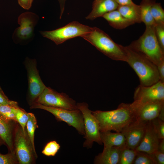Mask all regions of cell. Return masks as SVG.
I'll return each instance as SVG.
<instances>
[{
  "label": "cell",
  "instance_id": "40",
  "mask_svg": "<svg viewBox=\"0 0 164 164\" xmlns=\"http://www.w3.org/2000/svg\"><path fill=\"white\" fill-rule=\"evenodd\" d=\"M158 118L161 120L164 121V106L162 108Z\"/></svg>",
  "mask_w": 164,
  "mask_h": 164
},
{
  "label": "cell",
  "instance_id": "18",
  "mask_svg": "<svg viewBox=\"0 0 164 164\" xmlns=\"http://www.w3.org/2000/svg\"><path fill=\"white\" fill-rule=\"evenodd\" d=\"M120 149L114 147H104L103 152L96 156L94 163L118 164Z\"/></svg>",
  "mask_w": 164,
  "mask_h": 164
},
{
  "label": "cell",
  "instance_id": "20",
  "mask_svg": "<svg viewBox=\"0 0 164 164\" xmlns=\"http://www.w3.org/2000/svg\"><path fill=\"white\" fill-rule=\"evenodd\" d=\"M117 10L125 18L134 23L142 22L140 5L133 3L125 5H119Z\"/></svg>",
  "mask_w": 164,
  "mask_h": 164
},
{
  "label": "cell",
  "instance_id": "41",
  "mask_svg": "<svg viewBox=\"0 0 164 164\" xmlns=\"http://www.w3.org/2000/svg\"><path fill=\"white\" fill-rule=\"evenodd\" d=\"M3 143H4V142H3L2 139L0 137V146Z\"/></svg>",
  "mask_w": 164,
  "mask_h": 164
},
{
  "label": "cell",
  "instance_id": "3",
  "mask_svg": "<svg viewBox=\"0 0 164 164\" xmlns=\"http://www.w3.org/2000/svg\"><path fill=\"white\" fill-rule=\"evenodd\" d=\"M145 26L142 35L128 46L157 66L164 62V51L161 47L156 36L155 26Z\"/></svg>",
  "mask_w": 164,
  "mask_h": 164
},
{
  "label": "cell",
  "instance_id": "2",
  "mask_svg": "<svg viewBox=\"0 0 164 164\" xmlns=\"http://www.w3.org/2000/svg\"><path fill=\"white\" fill-rule=\"evenodd\" d=\"M126 61L135 71L140 80V85L149 86L159 80L157 66L140 53L128 46H123Z\"/></svg>",
  "mask_w": 164,
  "mask_h": 164
},
{
  "label": "cell",
  "instance_id": "25",
  "mask_svg": "<svg viewBox=\"0 0 164 164\" xmlns=\"http://www.w3.org/2000/svg\"><path fill=\"white\" fill-rule=\"evenodd\" d=\"M26 131L33 148L35 150L34 144V133L36 129L38 128L37 121L34 115L30 113L29 117L27 122Z\"/></svg>",
  "mask_w": 164,
  "mask_h": 164
},
{
  "label": "cell",
  "instance_id": "37",
  "mask_svg": "<svg viewBox=\"0 0 164 164\" xmlns=\"http://www.w3.org/2000/svg\"><path fill=\"white\" fill-rule=\"evenodd\" d=\"M119 5H125L132 4L134 2L132 0H114Z\"/></svg>",
  "mask_w": 164,
  "mask_h": 164
},
{
  "label": "cell",
  "instance_id": "39",
  "mask_svg": "<svg viewBox=\"0 0 164 164\" xmlns=\"http://www.w3.org/2000/svg\"><path fill=\"white\" fill-rule=\"evenodd\" d=\"M158 150L164 153V139H160Z\"/></svg>",
  "mask_w": 164,
  "mask_h": 164
},
{
  "label": "cell",
  "instance_id": "5",
  "mask_svg": "<svg viewBox=\"0 0 164 164\" xmlns=\"http://www.w3.org/2000/svg\"><path fill=\"white\" fill-rule=\"evenodd\" d=\"M30 108L46 110L52 114L58 121L65 122L69 125L75 128L79 134L85 135L83 115L81 111L78 109L70 110L45 106L36 103L31 105Z\"/></svg>",
  "mask_w": 164,
  "mask_h": 164
},
{
  "label": "cell",
  "instance_id": "17",
  "mask_svg": "<svg viewBox=\"0 0 164 164\" xmlns=\"http://www.w3.org/2000/svg\"><path fill=\"white\" fill-rule=\"evenodd\" d=\"M100 135L104 147H114L120 149L126 147L125 138L121 132H100Z\"/></svg>",
  "mask_w": 164,
  "mask_h": 164
},
{
  "label": "cell",
  "instance_id": "28",
  "mask_svg": "<svg viewBox=\"0 0 164 164\" xmlns=\"http://www.w3.org/2000/svg\"><path fill=\"white\" fill-rule=\"evenodd\" d=\"M30 113L26 112L23 109L18 107L15 112L16 121L20 125L23 132L26 131V126L29 117Z\"/></svg>",
  "mask_w": 164,
  "mask_h": 164
},
{
  "label": "cell",
  "instance_id": "15",
  "mask_svg": "<svg viewBox=\"0 0 164 164\" xmlns=\"http://www.w3.org/2000/svg\"><path fill=\"white\" fill-rule=\"evenodd\" d=\"M160 139L154 128L151 121L146 124L145 132L140 144L135 149L151 155L158 150Z\"/></svg>",
  "mask_w": 164,
  "mask_h": 164
},
{
  "label": "cell",
  "instance_id": "38",
  "mask_svg": "<svg viewBox=\"0 0 164 164\" xmlns=\"http://www.w3.org/2000/svg\"><path fill=\"white\" fill-rule=\"evenodd\" d=\"M66 0H58L60 3V19H61L64 11L65 2Z\"/></svg>",
  "mask_w": 164,
  "mask_h": 164
},
{
  "label": "cell",
  "instance_id": "35",
  "mask_svg": "<svg viewBox=\"0 0 164 164\" xmlns=\"http://www.w3.org/2000/svg\"><path fill=\"white\" fill-rule=\"evenodd\" d=\"M33 0H18L19 5L24 9L28 10L31 8Z\"/></svg>",
  "mask_w": 164,
  "mask_h": 164
},
{
  "label": "cell",
  "instance_id": "6",
  "mask_svg": "<svg viewBox=\"0 0 164 164\" xmlns=\"http://www.w3.org/2000/svg\"><path fill=\"white\" fill-rule=\"evenodd\" d=\"M91 28L74 21L54 30L40 32L43 36L50 39L58 45L70 39L81 37L90 32Z\"/></svg>",
  "mask_w": 164,
  "mask_h": 164
},
{
  "label": "cell",
  "instance_id": "33",
  "mask_svg": "<svg viewBox=\"0 0 164 164\" xmlns=\"http://www.w3.org/2000/svg\"><path fill=\"white\" fill-rule=\"evenodd\" d=\"M0 104L12 105H18L17 102L9 100L5 95L0 86Z\"/></svg>",
  "mask_w": 164,
  "mask_h": 164
},
{
  "label": "cell",
  "instance_id": "8",
  "mask_svg": "<svg viewBox=\"0 0 164 164\" xmlns=\"http://www.w3.org/2000/svg\"><path fill=\"white\" fill-rule=\"evenodd\" d=\"M77 106L82 113L85 132V140L83 146L87 149L92 147L94 142L102 145L100 135V127L98 121L89 108L88 104L86 102L77 103Z\"/></svg>",
  "mask_w": 164,
  "mask_h": 164
},
{
  "label": "cell",
  "instance_id": "21",
  "mask_svg": "<svg viewBox=\"0 0 164 164\" xmlns=\"http://www.w3.org/2000/svg\"><path fill=\"white\" fill-rule=\"evenodd\" d=\"M12 130L10 122H7L0 118V137L10 152H15Z\"/></svg>",
  "mask_w": 164,
  "mask_h": 164
},
{
  "label": "cell",
  "instance_id": "30",
  "mask_svg": "<svg viewBox=\"0 0 164 164\" xmlns=\"http://www.w3.org/2000/svg\"><path fill=\"white\" fill-rule=\"evenodd\" d=\"M151 121L159 139H164V121L158 117Z\"/></svg>",
  "mask_w": 164,
  "mask_h": 164
},
{
  "label": "cell",
  "instance_id": "36",
  "mask_svg": "<svg viewBox=\"0 0 164 164\" xmlns=\"http://www.w3.org/2000/svg\"><path fill=\"white\" fill-rule=\"evenodd\" d=\"M159 77V80L164 82V62L157 66Z\"/></svg>",
  "mask_w": 164,
  "mask_h": 164
},
{
  "label": "cell",
  "instance_id": "19",
  "mask_svg": "<svg viewBox=\"0 0 164 164\" xmlns=\"http://www.w3.org/2000/svg\"><path fill=\"white\" fill-rule=\"evenodd\" d=\"M110 26L117 29H122L134 23L123 17L117 9L108 12L103 16Z\"/></svg>",
  "mask_w": 164,
  "mask_h": 164
},
{
  "label": "cell",
  "instance_id": "11",
  "mask_svg": "<svg viewBox=\"0 0 164 164\" xmlns=\"http://www.w3.org/2000/svg\"><path fill=\"white\" fill-rule=\"evenodd\" d=\"M38 20V16L32 12H27L20 14L18 20L20 26L13 33L14 40L24 41L32 38L34 28Z\"/></svg>",
  "mask_w": 164,
  "mask_h": 164
},
{
  "label": "cell",
  "instance_id": "13",
  "mask_svg": "<svg viewBox=\"0 0 164 164\" xmlns=\"http://www.w3.org/2000/svg\"><path fill=\"white\" fill-rule=\"evenodd\" d=\"M136 109V121L147 122L157 118L162 108L164 101H155L140 103L133 102Z\"/></svg>",
  "mask_w": 164,
  "mask_h": 164
},
{
  "label": "cell",
  "instance_id": "26",
  "mask_svg": "<svg viewBox=\"0 0 164 164\" xmlns=\"http://www.w3.org/2000/svg\"><path fill=\"white\" fill-rule=\"evenodd\" d=\"M151 12L155 23H164V10L160 3L154 2L151 6Z\"/></svg>",
  "mask_w": 164,
  "mask_h": 164
},
{
  "label": "cell",
  "instance_id": "22",
  "mask_svg": "<svg viewBox=\"0 0 164 164\" xmlns=\"http://www.w3.org/2000/svg\"><path fill=\"white\" fill-rule=\"evenodd\" d=\"M154 2L151 0H143L140 5L142 22L145 23V26L155 25L151 12V6Z\"/></svg>",
  "mask_w": 164,
  "mask_h": 164
},
{
  "label": "cell",
  "instance_id": "7",
  "mask_svg": "<svg viewBox=\"0 0 164 164\" xmlns=\"http://www.w3.org/2000/svg\"><path fill=\"white\" fill-rule=\"evenodd\" d=\"M14 145L15 155L19 163L31 164L34 162L37 155L28 137L26 130L23 132L17 125L15 132Z\"/></svg>",
  "mask_w": 164,
  "mask_h": 164
},
{
  "label": "cell",
  "instance_id": "27",
  "mask_svg": "<svg viewBox=\"0 0 164 164\" xmlns=\"http://www.w3.org/2000/svg\"><path fill=\"white\" fill-rule=\"evenodd\" d=\"M133 164H157L152 156L150 154L142 152H137Z\"/></svg>",
  "mask_w": 164,
  "mask_h": 164
},
{
  "label": "cell",
  "instance_id": "4",
  "mask_svg": "<svg viewBox=\"0 0 164 164\" xmlns=\"http://www.w3.org/2000/svg\"><path fill=\"white\" fill-rule=\"evenodd\" d=\"M81 37L111 59L126 62L123 46L114 42L107 33L100 29L92 27L91 31Z\"/></svg>",
  "mask_w": 164,
  "mask_h": 164
},
{
  "label": "cell",
  "instance_id": "24",
  "mask_svg": "<svg viewBox=\"0 0 164 164\" xmlns=\"http://www.w3.org/2000/svg\"><path fill=\"white\" fill-rule=\"evenodd\" d=\"M137 152L135 149L125 147L120 149L118 164H132L136 155Z\"/></svg>",
  "mask_w": 164,
  "mask_h": 164
},
{
  "label": "cell",
  "instance_id": "1",
  "mask_svg": "<svg viewBox=\"0 0 164 164\" xmlns=\"http://www.w3.org/2000/svg\"><path fill=\"white\" fill-rule=\"evenodd\" d=\"M97 120L100 132L114 131L122 132L136 121V109L132 102L122 103L116 109L107 111H92Z\"/></svg>",
  "mask_w": 164,
  "mask_h": 164
},
{
  "label": "cell",
  "instance_id": "29",
  "mask_svg": "<svg viewBox=\"0 0 164 164\" xmlns=\"http://www.w3.org/2000/svg\"><path fill=\"white\" fill-rule=\"evenodd\" d=\"M60 148V145L55 141L48 143L42 151V153L47 156H54Z\"/></svg>",
  "mask_w": 164,
  "mask_h": 164
},
{
  "label": "cell",
  "instance_id": "14",
  "mask_svg": "<svg viewBox=\"0 0 164 164\" xmlns=\"http://www.w3.org/2000/svg\"><path fill=\"white\" fill-rule=\"evenodd\" d=\"M147 122L135 121L121 132L126 141V147L135 149L140 144L144 136Z\"/></svg>",
  "mask_w": 164,
  "mask_h": 164
},
{
  "label": "cell",
  "instance_id": "9",
  "mask_svg": "<svg viewBox=\"0 0 164 164\" xmlns=\"http://www.w3.org/2000/svg\"><path fill=\"white\" fill-rule=\"evenodd\" d=\"M35 103L53 107L70 110L78 109L76 101L64 93H59L46 87Z\"/></svg>",
  "mask_w": 164,
  "mask_h": 164
},
{
  "label": "cell",
  "instance_id": "34",
  "mask_svg": "<svg viewBox=\"0 0 164 164\" xmlns=\"http://www.w3.org/2000/svg\"><path fill=\"white\" fill-rule=\"evenodd\" d=\"M151 155L157 162V164H164V153L157 150Z\"/></svg>",
  "mask_w": 164,
  "mask_h": 164
},
{
  "label": "cell",
  "instance_id": "16",
  "mask_svg": "<svg viewBox=\"0 0 164 164\" xmlns=\"http://www.w3.org/2000/svg\"><path fill=\"white\" fill-rule=\"evenodd\" d=\"M118 6L114 0H94L92 10L86 19L93 20L102 17L108 12L117 10Z\"/></svg>",
  "mask_w": 164,
  "mask_h": 164
},
{
  "label": "cell",
  "instance_id": "23",
  "mask_svg": "<svg viewBox=\"0 0 164 164\" xmlns=\"http://www.w3.org/2000/svg\"><path fill=\"white\" fill-rule=\"evenodd\" d=\"M18 105H12L0 104V118L8 122L16 121L15 112Z\"/></svg>",
  "mask_w": 164,
  "mask_h": 164
},
{
  "label": "cell",
  "instance_id": "32",
  "mask_svg": "<svg viewBox=\"0 0 164 164\" xmlns=\"http://www.w3.org/2000/svg\"><path fill=\"white\" fill-rule=\"evenodd\" d=\"M19 163L15 152L6 154H0V164H15Z\"/></svg>",
  "mask_w": 164,
  "mask_h": 164
},
{
  "label": "cell",
  "instance_id": "31",
  "mask_svg": "<svg viewBox=\"0 0 164 164\" xmlns=\"http://www.w3.org/2000/svg\"><path fill=\"white\" fill-rule=\"evenodd\" d=\"M155 30L159 45L164 51V23H155Z\"/></svg>",
  "mask_w": 164,
  "mask_h": 164
},
{
  "label": "cell",
  "instance_id": "10",
  "mask_svg": "<svg viewBox=\"0 0 164 164\" xmlns=\"http://www.w3.org/2000/svg\"><path fill=\"white\" fill-rule=\"evenodd\" d=\"M36 63V59L28 57L24 62L27 73L28 99L30 105L35 102L46 87L39 76Z\"/></svg>",
  "mask_w": 164,
  "mask_h": 164
},
{
  "label": "cell",
  "instance_id": "12",
  "mask_svg": "<svg viewBox=\"0 0 164 164\" xmlns=\"http://www.w3.org/2000/svg\"><path fill=\"white\" fill-rule=\"evenodd\" d=\"M134 99L140 103L164 101V82L159 80L149 86L140 84L135 90Z\"/></svg>",
  "mask_w": 164,
  "mask_h": 164
}]
</instances>
